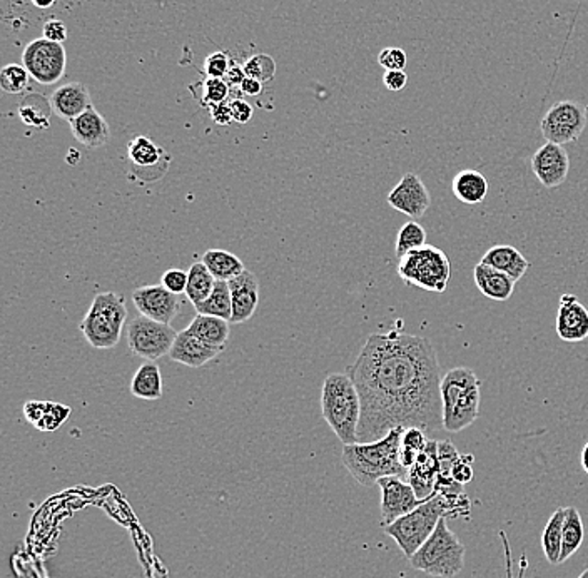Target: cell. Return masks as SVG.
I'll use <instances>...</instances> for the list:
<instances>
[{
	"label": "cell",
	"instance_id": "cell-35",
	"mask_svg": "<svg viewBox=\"0 0 588 578\" xmlns=\"http://www.w3.org/2000/svg\"><path fill=\"white\" fill-rule=\"evenodd\" d=\"M29 70L19 64H7L0 70V86L7 94H22L29 89Z\"/></svg>",
	"mask_w": 588,
	"mask_h": 578
},
{
	"label": "cell",
	"instance_id": "cell-12",
	"mask_svg": "<svg viewBox=\"0 0 588 578\" xmlns=\"http://www.w3.org/2000/svg\"><path fill=\"white\" fill-rule=\"evenodd\" d=\"M376 485L382 490L383 527H388L393 521L408 515L423 501L418 499L412 485L400 477H383Z\"/></svg>",
	"mask_w": 588,
	"mask_h": 578
},
{
	"label": "cell",
	"instance_id": "cell-19",
	"mask_svg": "<svg viewBox=\"0 0 588 578\" xmlns=\"http://www.w3.org/2000/svg\"><path fill=\"white\" fill-rule=\"evenodd\" d=\"M223 350H225L223 346H213L203 342L186 328L184 331L177 333L176 342L173 344L169 356L173 362L181 363L189 368H201L206 363L217 358L223 353Z\"/></svg>",
	"mask_w": 588,
	"mask_h": 578
},
{
	"label": "cell",
	"instance_id": "cell-51",
	"mask_svg": "<svg viewBox=\"0 0 588 578\" xmlns=\"http://www.w3.org/2000/svg\"><path fill=\"white\" fill-rule=\"evenodd\" d=\"M416 458H418V451L410 450L406 447L400 448V461H402V465L406 470L410 471L413 465L416 463Z\"/></svg>",
	"mask_w": 588,
	"mask_h": 578
},
{
	"label": "cell",
	"instance_id": "cell-33",
	"mask_svg": "<svg viewBox=\"0 0 588 578\" xmlns=\"http://www.w3.org/2000/svg\"><path fill=\"white\" fill-rule=\"evenodd\" d=\"M197 314H209L227 320L231 323L233 318V300H231V289L227 281H216L213 293L207 296L203 303L196 304Z\"/></svg>",
	"mask_w": 588,
	"mask_h": 578
},
{
	"label": "cell",
	"instance_id": "cell-14",
	"mask_svg": "<svg viewBox=\"0 0 588 578\" xmlns=\"http://www.w3.org/2000/svg\"><path fill=\"white\" fill-rule=\"evenodd\" d=\"M432 197L425 186L422 177L408 173L388 194V205L403 215L412 217L413 221L422 219L428 211Z\"/></svg>",
	"mask_w": 588,
	"mask_h": 578
},
{
	"label": "cell",
	"instance_id": "cell-20",
	"mask_svg": "<svg viewBox=\"0 0 588 578\" xmlns=\"http://www.w3.org/2000/svg\"><path fill=\"white\" fill-rule=\"evenodd\" d=\"M233 300L231 323H245L255 314L259 303V283L251 271L245 269L241 275L227 281Z\"/></svg>",
	"mask_w": 588,
	"mask_h": 578
},
{
	"label": "cell",
	"instance_id": "cell-7",
	"mask_svg": "<svg viewBox=\"0 0 588 578\" xmlns=\"http://www.w3.org/2000/svg\"><path fill=\"white\" fill-rule=\"evenodd\" d=\"M126 320L128 308L124 298L116 293H100L92 300L90 310L79 324V330L92 348L109 350L119 343Z\"/></svg>",
	"mask_w": 588,
	"mask_h": 578
},
{
	"label": "cell",
	"instance_id": "cell-6",
	"mask_svg": "<svg viewBox=\"0 0 588 578\" xmlns=\"http://www.w3.org/2000/svg\"><path fill=\"white\" fill-rule=\"evenodd\" d=\"M413 569L430 577L451 578L465 565V545L448 527V517L438 521L432 537L410 559Z\"/></svg>",
	"mask_w": 588,
	"mask_h": 578
},
{
	"label": "cell",
	"instance_id": "cell-27",
	"mask_svg": "<svg viewBox=\"0 0 588 578\" xmlns=\"http://www.w3.org/2000/svg\"><path fill=\"white\" fill-rule=\"evenodd\" d=\"M131 393L139 400H159L163 396V374L154 362H146L139 366L132 376Z\"/></svg>",
	"mask_w": 588,
	"mask_h": 578
},
{
	"label": "cell",
	"instance_id": "cell-44",
	"mask_svg": "<svg viewBox=\"0 0 588 578\" xmlns=\"http://www.w3.org/2000/svg\"><path fill=\"white\" fill-rule=\"evenodd\" d=\"M229 104H231L233 119L237 124H246V122H249L253 119L255 109L246 99H233Z\"/></svg>",
	"mask_w": 588,
	"mask_h": 578
},
{
	"label": "cell",
	"instance_id": "cell-45",
	"mask_svg": "<svg viewBox=\"0 0 588 578\" xmlns=\"http://www.w3.org/2000/svg\"><path fill=\"white\" fill-rule=\"evenodd\" d=\"M42 34H44L46 39L62 44L64 40L68 39V27H66V24L62 20L50 19L44 24Z\"/></svg>",
	"mask_w": 588,
	"mask_h": 578
},
{
	"label": "cell",
	"instance_id": "cell-5",
	"mask_svg": "<svg viewBox=\"0 0 588 578\" xmlns=\"http://www.w3.org/2000/svg\"><path fill=\"white\" fill-rule=\"evenodd\" d=\"M458 505H460L458 499H451L435 491L432 497L425 499L408 515H404L402 519L393 521L392 525L383 529L388 537H392L396 541L403 555L412 559L423 543L432 537L438 521L443 517H448Z\"/></svg>",
	"mask_w": 588,
	"mask_h": 578
},
{
	"label": "cell",
	"instance_id": "cell-39",
	"mask_svg": "<svg viewBox=\"0 0 588 578\" xmlns=\"http://www.w3.org/2000/svg\"><path fill=\"white\" fill-rule=\"evenodd\" d=\"M229 69H231L229 56L223 50L213 52L205 62V72H206L207 78H226Z\"/></svg>",
	"mask_w": 588,
	"mask_h": 578
},
{
	"label": "cell",
	"instance_id": "cell-21",
	"mask_svg": "<svg viewBox=\"0 0 588 578\" xmlns=\"http://www.w3.org/2000/svg\"><path fill=\"white\" fill-rule=\"evenodd\" d=\"M54 114L64 121H72L92 108L89 89L82 82H69L59 86L50 96Z\"/></svg>",
	"mask_w": 588,
	"mask_h": 578
},
{
	"label": "cell",
	"instance_id": "cell-49",
	"mask_svg": "<svg viewBox=\"0 0 588 578\" xmlns=\"http://www.w3.org/2000/svg\"><path fill=\"white\" fill-rule=\"evenodd\" d=\"M239 90L245 92L246 96H259L263 92V82H259V80H256L253 78H246L241 82Z\"/></svg>",
	"mask_w": 588,
	"mask_h": 578
},
{
	"label": "cell",
	"instance_id": "cell-17",
	"mask_svg": "<svg viewBox=\"0 0 588 578\" xmlns=\"http://www.w3.org/2000/svg\"><path fill=\"white\" fill-rule=\"evenodd\" d=\"M557 334L565 343H580L588 338V310L573 294L560 298Z\"/></svg>",
	"mask_w": 588,
	"mask_h": 578
},
{
	"label": "cell",
	"instance_id": "cell-48",
	"mask_svg": "<svg viewBox=\"0 0 588 578\" xmlns=\"http://www.w3.org/2000/svg\"><path fill=\"white\" fill-rule=\"evenodd\" d=\"M46 408H47V402L32 400V402H27L24 405V415H26L27 422L36 426L42 420V416L46 415Z\"/></svg>",
	"mask_w": 588,
	"mask_h": 578
},
{
	"label": "cell",
	"instance_id": "cell-38",
	"mask_svg": "<svg viewBox=\"0 0 588 578\" xmlns=\"http://www.w3.org/2000/svg\"><path fill=\"white\" fill-rule=\"evenodd\" d=\"M70 408L66 406V405H60V403H52L47 402V408H46V415L42 416L36 428L37 430H42V432H54L58 430L59 426H62V423L66 422L69 418Z\"/></svg>",
	"mask_w": 588,
	"mask_h": 578
},
{
	"label": "cell",
	"instance_id": "cell-24",
	"mask_svg": "<svg viewBox=\"0 0 588 578\" xmlns=\"http://www.w3.org/2000/svg\"><path fill=\"white\" fill-rule=\"evenodd\" d=\"M480 263L499 269L515 281H520L530 268L529 259L510 245L493 246L483 255Z\"/></svg>",
	"mask_w": 588,
	"mask_h": 578
},
{
	"label": "cell",
	"instance_id": "cell-4",
	"mask_svg": "<svg viewBox=\"0 0 588 578\" xmlns=\"http://www.w3.org/2000/svg\"><path fill=\"white\" fill-rule=\"evenodd\" d=\"M443 428L463 432L480 415L481 383L470 368H453L443 374L440 384Z\"/></svg>",
	"mask_w": 588,
	"mask_h": 578
},
{
	"label": "cell",
	"instance_id": "cell-52",
	"mask_svg": "<svg viewBox=\"0 0 588 578\" xmlns=\"http://www.w3.org/2000/svg\"><path fill=\"white\" fill-rule=\"evenodd\" d=\"M66 161L69 163L70 166H76L80 163V152H79L76 147H70L68 151V156H66Z\"/></svg>",
	"mask_w": 588,
	"mask_h": 578
},
{
	"label": "cell",
	"instance_id": "cell-3",
	"mask_svg": "<svg viewBox=\"0 0 588 578\" xmlns=\"http://www.w3.org/2000/svg\"><path fill=\"white\" fill-rule=\"evenodd\" d=\"M321 413L343 445L358 443L362 398L348 373H331L321 388Z\"/></svg>",
	"mask_w": 588,
	"mask_h": 578
},
{
	"label": "cell",
	"instance_id": "cell-50",
	"mask_svg": "<svg viewBox=\"0 0 588 578\" xmlns=\"http://www.w3.org/2000/svg\"><path fill=\"white\" fill-rule=\"evenodd\" d=\"M227 84L229 86H241V82L245 80L247 76H246L245 68H239V66H233L229 72H227Z\"/></svg>",
	"mask_w": 588,
	"mask_h": 578
},
{
	"label": "cell",
	"instance_id": "cell-47",
	"mask_svg": "<svg viewBox=\"0 0 588 578\" xmlns=\"http://www.w3.org/2000/svg\"><path fill=\"white\" fill-rule=\"evenodd\" d=\"M209 110H211V119L216 122L217 126H227V124L235 122L233 112H231V104L227 100L213 106Z\"/></svg>",
	"mask_w": 588,
	"mask_h": 578
},
{
	"label": "cell",
	"instance_id": "cell-1",
	"mask_svg": "<svg viewBox=\"0 0 588 578\" xmlns=\"http://www.w3.org/2000/svg\"><path fill=\"white\" fill-rule=\"evenodd\" d=\"M348 374L362 398L358 443L382 440L400 426L426 435L443 428V372L430 340L402 331L372 334Z\"/></svg>",
	"mask_w": 588,
	"mask_h": 578
},
{
	"label": "cell",
	"instance_id": "cell-37",
	"mask_svg": "<svg viewBox=\"0 0 588 578\" xmlns=\"http://www.w3.org/2000/svg\"><path fill=\"white\" fill-rule=\"evenodd\" d=\"M203 98H201V104L205 108L211 109L216 104L226 102L227 96H229V84L226 82L225 79L207 78L203 82Z\"/></svg>",
	"mask_w": 588,
	"mask_h": 578
},
{
	"label": "cell",
	"instance_id": "cell-30",
	"mask_svg": "<svg viewBox=\"0 0 588 578\" xmlns=\"http://www.w3.org/2000/svg\"><path fill=\"white\" fill-rule=\"evenodd\" d=\"M563 523H565V509H557L549 519L547 527L541 535V549L545 559L551 565H560L562 553V540H563Z\"/></svg>",
	"mask_w": 588,
	"mask_h": 578
},
{
	"label": "cell",
	"instance_id": "cell-31",
	"mask_svg": "<svg viewBox=\"0 0 588 578\" xmlns=\"http://www.w3.org/2000/svg\"><path fill=\"white\" fill-rule=\"evenodd\" d=\"M585 537L583 521L580 517L579 510L575 507L565 509V523H563V540H562V553H560V563L567 560L582 547Z\"/></svg>",
	"mask_w": 588,
	"mask_h": 578
},
{
	"label": "cell",
	"instance_id": "cell-32",
	"mask_svg": "<svg viewBox=\"0 0 588 578\" xmlns=\"http://www.w3.org/2000/svg\"><path fill=\"white\" fill-rule=\"evenodd\" d=\"M189 279H187L186 298L189 303L193 306L203 303L209 294L213 293L216 279L215 276L211 275V271L207 269V266L203 261H197L194 265L191 266V269L187 271Z\"/></svg>",
	"mask_w": 588,
	"mask_h": 578
},
{
	"label": "cell",
	"instance_id": "cell-41",
	"mask_svg": "<svg viewBox=\"0 0 588 578\" xmlns=\"http://www.w3.org/2000/svg\"><path fill=\"white\" fill-rule=\"evenodd\" d=\"M187 279H189V275L186 271L173 268V269H167L166 273L163 275L161 285L169 289L171 293L181 296V294L186 293Z\"/></svg>",
	"mask_w": 588,
	"mask_h": 578
},
{
	"label": "cell",
	"instance_id": "cell-28",
	"mask_svg": "<svg viewBox=\"0 0 588 578\" xmlns=\"http://www.w3.org/2000/svg\"><path fill=\"white\" fill-rule=\"evenodd\" d=\"M187 330L203 342L213 344V346H223L225 348L229 340V321L209 316V314H197L196 318L187 326Z\"/></svg>",
	"mask_w": 588,
	"mask_h": 578
},
{
	"label": "cell",
	"instance_id": "cell-46",
	"mask_svg": "<svg viewBox=\"0 0 588 578\" xmlns=\"http://www.w3.org/2000/svg\"><path fill=\"white\" fill-rule=\"evenodd\" d=\"M383 82L388 90L398 92V90L406 88L408 74H406V70H386L383 76Z\"/></svg>",
	"mask_w": 588,
	"mask_h": 578
},
{
	"label": "cell",
	"instance_id": "cell-15",
	"mask_svg": "<svg viewBox=\"0 0 588 578\" xmlns=\"http://www.w3.org/2000/svg\"><path fill=\"white\" fill-rule=\"evenodd\" d=\"M128 157L132 167H136L132 169L136 177L146 183H152L164 176L171 161L164 149L146 136H138L129 142Z\"/></svg>",
	"mask_w": 588,
	"mask_h": 578
},
{
	"label": "cell",
	"instance_id": "cell-23",
	"mask_svg": "<svg viewBox=\"0 0 588 578\" xmlns=\"http://www.w3.org/2000/svg\"><path fill=\"white\" fill-rule=\"evenodd\" d=\"M473 279L485 298L499 301V303L509 301L511 294L515 291V285H517V281L511 279L510 276L501 273L491 266L483 265V263L475 266Z\"/></svg>",
	"mask_w": 588,
	"mask_h": 578
},
{
	"label": "cell",
	"instance_id": "cell-2",
	"mask_svg": "<svg viewBox=\"0 0 588 578\" xmlns=\"http://www.w3.org/2000/svg\"><path fill=\"white\" fill-rule=\"evenodd\" d=\"M404 428H393L384 438L370 443L344 445V468L362 487H374L383 477L408 478V470L400 461L402 435Z\"/></svg>",
	"mask_w": 588,
	"mask_h": 578
},
{
	"label": "cell",
	"instance_id": "cell-42",
	"mask_svg": "<svg viewBox=\"0 0 588 578\" xmlns=\"http://www.w3.org/2000/svg\"><path fill=\"white\" fill-rule=\"evenodd\" d=\"M428 435L423 432L422 428L418 426H410V428H404V432L402 435V447H406L410 450L420 451L425 450V447L428 445Z\"/></svg>",
	"mask_w": 588,
	"mask_h": 578
},
{
	"label": "cell",
	"instance_id": "cell-16",
	"mask_svg": "<svg viewBox=\"0 0 588 578\" xmlns=\"http://www.w3.org/2000/svg\"><path fill=\"white\" fill-rule=\"evenodd\" d=\"M531 171L543 186L559 187L569 176V154L560 144L547 142L531 157Z\"/></svg>",
	"mask_w": 588,
	"mask_h": 578
},
{
	"label": "cell",
	"instance_id": "cell-26",
	"mask_svg": "<svg viewBox=\"0 0 588 578\" xmlns=\"http://www.w3.org/2000/svg\"><path fill=\"white\" fill-rule=\"evenodd\" d=\"M52 104L50 99L32 92L27 94L26 98L20 100L19 108H17V114H19L20 121L32 129H42L47 131L50 129V118H52Z\"/></svg>",
	"mask_w": 588,
	"mask_h": 578
},
{
	"label": "cell",
	"instance_id": "cell-11",
	"mask_svg": "<svg viewBox=\"0 0 588 578\" xmlns=\"http://www.w3.org/2000/svg\"><path fill=\"white\" fill-rule=\"evenodd\" d=\"M587 126V114L573 100H560L547 110L540 122L541 136L547 142L569 144L583 134Z\"/></svg>",
	"mask_w": 588,
	"mask_h": 578
},
{
	"label": "cell",
	"instance_id": "cell-25",
	"mask_svg": "<svg viewBox=\"0 0 588 578\" xmlns=\"http://www.w3.org/2000/svg\"><path fill=\"white\" fill-rule=\"evenodd\" d=\"M451 189L458 201L475 206L488 196V179L475 169H465L453 177Z\"/></svg>",
	"mask_w": 588,
	"mask_h": 578
},
{
	"label": "cell",
	"instance_id": "cell-36",
	"mask_svg": "<svg viewBox=\"0 0 588 578\" xmlns=\"http://www.w3.org/2000/svg\"><path fill=\"white\" fill-rule=\"evenodd\" d=\"M245 72L247 78L256 79L259 82H269L275 79L276 62L271 56L268 54H255L249 59L246 60Z\"/></svg>",
	"mask_w": 588,
	"mask_h": 578
},
{
	"label": "cell",
	"instance_id": "cell-53",
	"mask_svg": "<svg viewBox=\"0 0 588 578\" xmlns=\"http://www.w3.org/2000/svg\"><path fill=\"white\" fill-rule=\"evenodd\" d=\"M37 9H49V7H52L54 4H56V0H30Z\"/></svg>",
	"mask_w": 588,
	"mask_h": 578
},
{
	"label": "cell",
	"instance_id": "cell-40",
	"mask_svg": "<svg viewBox=\"0 0 588 578\" xmlns=\"http://www.w3.org/2000/svg\"><path fill=\"white\" fill-rule=\"evenodd\" d=\"M378 62L384 70H404L408 64L406 52L400 47H386L380 52Z\"/></svg>",
	"mask_w": 588,
	"mask_h": 578
},
{
	"label": "cell",
	"instance_id": "cell-54",
	"mask_svg": "<svg viewBox=\"0 0 588 578\" xmlns=\"http://www.w3.org/2000/svg\"><path fill=\"white\" fill-rule=\"evenodd\" d=\"M582 467H583V470L587 471L588 475V441L587 445L583 447V450H582Z\"/></svg>",
	"mask_w": 588,
	"mask_h": 578
},
{
	"label": "cell",
	"instance_id": "cell-43",
	"mask_svg": "<svg viewBox=\"0 0 588 578\" xmlns=\"http://www.w3.org/2000/svg\"><path fill=\"white\" fill-rule=\"evenodd\" d=\"M473 455H460V458L455 461L453 468H451V477L453 480L460 485H467L473 480Z\"/></svg>",
	"mask_w": 588,
	"mask_h": 578
},
{
	"label": "cell",
	"instance_id": "cell-22",
	"mask_svg": "<svg viewBox=\"0 0 588 578\" xmlns=\"http://www.w3.org/2000/svg\"><path fill=\"white\" fill-rule=\"evenodd\" d=\"M69 124L74 138L78 139V142L82 146L96 149L104 146L110 138L108 121L104 116H100L98 109H89L79 118L72 119Z\"/></svg>",
	"mask_w": 588,
	"mask_h": 578
},
{
	"label": "cell",
	"instance_id": "cell-55",
	"mask_svg": "<svg viewBox=\"0 0 588 578\" xmlns=\"http://www.w3.org/2000/svg\"><path fill=\"white\" fill-rule=\"evenodd\" d=\"M579 578H588V569L582 572V575Z\"/></svg>",
	"mask_w": 588,
	"mask_h": 578
},
{
	"label": "cell",
	"instance_id": "cell-9",
	"mask_svg": "<svg viewBox=\"0 0 588 578\" xmlns=\"http://www.w3.org/2000/svg\"><path fill=\"white\" fill-rule=\"evenodd\" d=\"M177 333L171 324L159 323L147 316H138L128 324L131 352L147 362H156L171 353Z\"/></svg>",
	"mask_w": 588,
	"mask_h": 578
},
{
	"label": "cell",
	"instance_id": "cell-13",
	"mask_svg": "<svg viewBox=\"0 0 588 578\" xmlns=\"http://www.w3.org/2000/svg\"><path fill=\"white\" fill-rule=\"evenodd\" d=\"M132 301L142 316L166 324L176 318L183 306L181 296L171 293L163 285L141 286L134 289Z\"/></svg>",
	"mask_w": 588,
	"mask_h": 578
},
{
	"label": "cell",
	"instance_id": "cell-18",
	"mask_svg": "<svg viewBox=\"0 0 588 578\" xmlns=\"http://www.w3.org/2000/svg\"><path fill=\"white\" fill-rule=\"evenodd\" d=\"M440 475V458H438V441H428L425 450L418 453L416 463L408 471L406 481L413 487L420 500L432 497L435 493V483Z\"/></svg>",
	"mask_w": 588,
	"mask_h": 578
},
{
	"label": "cell",
	"instance_id": "cell-10",
	"mask_svg": "<svg viewBox=\"0 0 588 578\" xmlns=\"http://www.w3.org/2000/svg\"><path fill=\"white\" fill-rule=\"evenodd\" d=\"M22 62L36 82L42 86H52L66 74L68 52L59 42L39 37L26 46L22 52Z\"/></svg>",
	"mask_w": 588,
	"mask_h": 578
},
{
	"label": "cell",
	"instance_id": "cell-8",
	"mask_svg": "<svg viewBox=\"0 0 588 578\" xmlns=\"http://www.w3.org/2000/svg\"><path fill=\"white\" fill-rule=\"evenodd\" d=\"M398 276L406 285L433 293H445L451 276L450 259L440 247L423 246L400 257Z\"/></svg>",
	"mask_w": 588,
	"mask_h": 578
},
{
	"label": "cell",
	"instance_id": "cell-34",
	"mask_svg": "<svg viewBox=\"0 0 588 578\" xmlns=\"http://www.w3.org/2000/svg\"><path fill=\"white\" fill-rule=\"evenodd\" d=\"M426 246V231L418 221H408L402 226L396 236V246L394 251L398 257H403L408 253H412L418 247Z\"/></svg>",
	"mask_w": 588,
	"mask_h": 578
},
{
	"label": "cell",
	"instance_id": "cell-29",
	"mask_svg": "<svg viewBox=\"0 0 588 578\" xmlns=\"http://www.w3.org/2000/svg\"><path fill=\"white\" fill-rule=\"evenodd\" d=\"M203 263L207 266L216 281H231L245 271L243 261L225 249H209L203 256Z\"/></svg>",
	"mask_w": 588,
	"mask_h": 578
}]
</instances>
